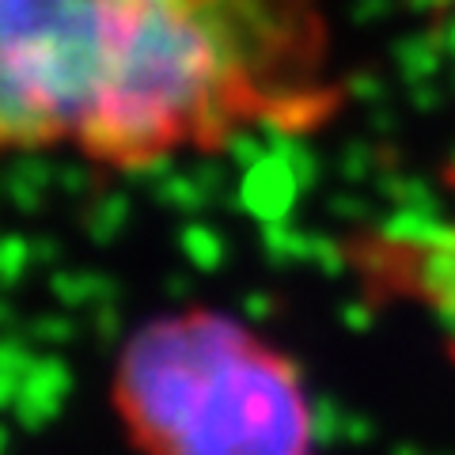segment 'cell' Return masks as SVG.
<instances>
[{"label": "cell", "instance_id": "2", "mask_svg": "<svg viewBox=\"0 0 455 455\" xmlns=\"http://www.w3.org/2000/svg\"><path fill=\"white\" fill-rule=\"evenodd\" d=\"M110 403L145 455H315L300 364L220 307L140 323L114 361Z\"/></svg>", "mask_w": 455, "mask_h": 455}, {"label": "cell", "instance_id": "1", "mask_svg": "<svg viewBox=\"0 0 455 455\" xmlns=\"http://www.w3.org/2000/svg\"><path fill=\"white\" fill-rule=\"evenodd\" d=\"M338 103L323 0H0V160L137 175Z\"/></svg>", "mask_w": 455, "mask_h": 455}]
</instances>
